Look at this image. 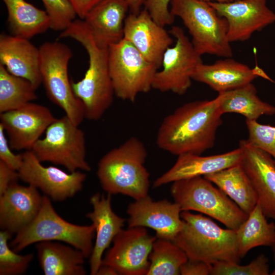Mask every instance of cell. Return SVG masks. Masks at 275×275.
Wrapping results in <instances>:
<instances>
[{"label": "cell", "instance_id": "2e32d148", "mask_svg": "<svg viewBox=\"0 0 275 275\" xmlns=\"http://www.w3.org/2000/svg\"><path fill=\"white\" fill-rule=\"evenodd\" d=\"M181 211L175 202L167 199L154 201L147 195L129 204L128 227L151 228L157 238L173 241L183 226Z\"/></svg>", "mask_w": 275, "mask_h": 275}, {"label": "cell", "instance_id": "30bf717a", "mask_svg": "<svg viewBox=\"0 0 275 275\" xmlns=\"http://www.w3.org/2000/svg\"><path fill=\"white\" fill-rule=\"evenodd\" d=\"M31 150L42 162L62 166L69 172L91 169L86 159L85 133L66 115L57 118Z\"/></svg>", "mask_w": 275, "mask_h": 275}, {"label": "cell", "instance_id": "4316f807", "mask_svg": "<svg viewBox=\"0 0 275 275\" xmlns=\"http://www.w3.org/2000/svg\"><path fill=\"white\" fill-rule=\"evenodd\" d=\"M8 14V23L13 35L30 39L50 29L46 12L25 0H3Z\"/></svg>", "mask_w": 275, "mask_h": 275}, {"label": "cell", "instance_id": "1f68e13d", "mask_svg": "<svg viewBox=\"0 0 275 275\" xmlns=\"http://www.w3.org/2000/svg\"><path fill=\"white\" fill-rule=\"evenodd\" d=\"M12 234L0 232V275H19L26 272L34 255H19L9 246L8 240Z\"/></svg>", "mask_w": 275, "mask_h": 275}, {"label": "cell", "instance_id": "8d00e7d4", "mask_svg": "<svg viewBox=\"0 0 275 275\" xmlns=\"http://www.w3.org/2000/svg\"><path fill=\"white\" fill-rule=\"evenodd\" d=\"M5 133L3 127L0 124V161L18 171L22 163V153L16 154L13 152Z\"/></svg>", "mask_w": 275, "mask_h": 275}, {"label": "cell", "instance_id": "7a4b0ae2", "mask_svg": "<svg viewBox=\"0 0 275 275\" xmlns=\"http://www.w3.org/2000/svg\"><path fill=\"white\" fill-rule=\"evenodd\" d=\"M60 38H71L80 43L89 56V67L84 77L71 82L73 91L81 102L85 118L96 121L112 105L115 91L109 73L108 48L97 45L82 19H75Z\"/></svg>", "mask_w": 275, "mask_h": 275}, {"label": "cell", "instance_id": "cb8c5ba5", "mask_svg": "<svg viewBox=\"0 0 275 275\" xmlns=\"http://www.w3.org/2000/svg\"><path fill=\"white\" fill-rule=\"evenodd\" d=\"M0 63L11 74L29 80L36 89L42 83L39 48L29 39L1 34Z\"/></svg>", "mask_w": 275, "mask_h": 275}, {"label": "cell", "instance_id": "d590c367", "mask_svg": "<svg viewBox=\"0 0 275 275\" xmlns=\"http://www.w3.org/2000/svg\"><path fill=\"white\" fill-rule=\"evenodd\" d=\"M172 0H146L145 9L152 19L162 26L172 24L175 16L172 14L169 5Z\"/></svg>", "mask_w": 275, "mask_h": 275}, {"label": "cell", "instance_id": "f546056e", "mask_svg": "<svg viewBox=\"0 0 275 275\" xmlns=\"http://www.w3.org/2000/svg\"><path fill=\"white\" fill-rule=\"evenodd\" d=\"M36 90L29 80L11 74L0 63V113L36 100Z\"/></svg>", "mask_w": 275, "mask_h": 275}, {"label": "cell", "instance_id": "9a60e30c", "mask_svg": "<svg viewBox=\"0 0 275 275\" xmlns=\"http://www.w3.org/2000/svg\"><path fill=\"white\" fill-rule=\"evenodd\" d=\"M267 0H237L230 3L208 2L228 22L227 36L231 42L248 40L253 33L275 22V12Z\"/></svg>", "mask_w": 275, "mask_h": 275}, {"label": "cell", "instance_id": "ac0fdd59", "mask_svg": "<svg viewBox=\"0 0 275 275\" xmlns=\"http://www.w3.org/2000/svg\"><path fill=\"white\" fill-rule=\"evenodd\" d=\"M239 148L242 151L240 163L255 190L257 202L265 216L275 220V161L246 140L239 142Z\"/></svg>", "mask_w": 275, "mask_h": 275}, {"label": "cell", "instance_id": "7bdbcfd3", "mask_svg": "<svg viewBox=\"0 0 275 275\" xmlns=\"http://www.w3.org/2000/svg\"><path fill=\"white\" fill-rule=\"evenodd\" d=\"M205 2H215L219 3H230L237 0H201Z\"/></svg>", "mask_w": 275, "mask_h": 275}, {"label": "cell", "instance_id": "d6986e66", "mask_svg": "<svg viewBox=\"0 0 275 275\" xmlns=\"http://www.w3.org/2000/svg\"><path fill=\"white\" fill-rule=\"evenodd\" d=\"M38 189L33 186L12 183L0 195V227L17 234L36 217L43 201Z\"/></svg>", "mask_w": 275, "mask_h": 275}, {"label": "cell", "instance_id": "74e56055", "mask_svg": "<svg viewBox=\"0 0 275 275\" xmlns=\"http://www.w3.org/2000/svg\"><path fill=\"white\" fill-rule=\"evenodd\" d=\"M212 264L207 262L188 259L180 268L182 275H209L211 274Z\"/></svg>", "mask_w": 275, "mask_h": 275}, {"label": "cell", "instance_id": "60d3db41", "mask_svg": "<svg viewBox=\"0 0 275 275\" xmlns=\"http://www.w3.org/2000/svg\"><path fill=\"white\" fill-rule=\"evenodd\" d=\"M128 5L131 13L137 14L141 10V8L146 0H125Z\"/></svg>", "mask_w": 275, "mask_h": 275}, {"label": "cell", "instance_id": "e0dca14e", "mask_svg": "<svg viewBox=\"0 0 275 275\" xmlns=\"http://www.w3.org/2000/svg\"><path fill=\"white\" fill-rule=\"evenodd\" d=\"M170 34L145 9L137 14L130 13L125 20L124 38L158 69L165 51L173 43Z\"/></svg>", "mask_w": 275, "mask_h": 275}, {"label": "cell", "instance_id": "5bb4252c", "mask_svg": "<svg viewBox=\"0 0 275 275\" xmlns=\"http://www.w3.org/2000/svg\"><path fill=\"white\" fill-rule=\"evenodd\" d=\"M56 119L48 107L32 102L0 113V124L15 150H31Z\"/></svg>", "mask_w": 275, "mask_h": 275}, {"label": "cell", "instance_id": "52a82bcc", "mask_svg": "<svg viewBox=\"0 0 275 275\" xmlns=\"http://www.w3.org/2000/svg\"><path fill=\"white\" fill-rule=\"evenodd\" d=\"M171 194L181 211H195L236 230L247 219L242 211L224 192L203 176L173 182Z\"/></svg>", "mask_w": 275, "mask_h": 275}, {"label": "cell", "instance_id": "ba28073f", "mask_svg": "<svg viewBox=\"0 0 275 275\" xmlns=\"http://www.w3.org/2000/svg\"><path fill=\"white\" fill-rule=\"evenodd\" d=\"M40 69L48 97L79 126L85 118L81 102L76 97L68 76L71 49L59 42H46L39 47Z\"/></svg>", "mask_w": 275, "mask_h": 275}, {"label": "cell", "instance_id": "836d02e7", "mask_svg": "<svg viewBox=\"0 0 275 275\" xmlns=\"http://www.w3.org/2000/svg\"><path fill=\"white\" fill-rule=\"evenodd\" d=\"M50 19V29L61 32L67 29L77 16L69 0H41Z\"/></svg>", "mask_w": 275, "mask_h": 275}, {"label": "cell", "instance_id": "f35d334b", "mask_svg": "<svg viewBox=\"0 0 275 275\" xmlns=\"http://www.w3.org/2000/svg\"><path fill=\"white\" fill-rule=\"evenodd\" d=\"M19 179L18 172L0 161V195Z\"/></svg>", "mask_w": 275, "mask_h": 275}, {"label": "cell", "instance_id": "4dcf8cb0", "mask_svg": "<svg viewBox=\"0 0 275 275\" xmlns=\"http://www.w3.org/2000/svg\"><path fill=\"white\" fill-rule=\"evenodd\" d=\"M147 275H179L181 266L188 260L185 253L173 241L157 238L149 257Z\"/></svg>", "mask_w": 275, "mask_h": 275}, {"label": "cell", "instance_id": "ffe728a7", "mask_svg": "<svg viewBox=\"0 0 275 275\" xmlns=\"http://www.w3.org/2000/svg\"><path fill=\"white\" fill-rule=\"evenodd\" d=\"M178 156L175 164L155 180L154 187L180 180L204 176L236 165L241 161L242 151L239 147L225 153L211 156L186 153Z\"/></svg>", "mask_w": 275, "mask_h": 275}, {"label": "cell", "instance_id": "ee69618b", "mask_svg": "<svg viewBox=\"0 0 275 275\" xmlns=\"http://www.w3.org/2000/svg\"><path fill=\"white\" fill-rule=\"evenodd\" d=\"M272 248V251H273V259L274 261V264H275V243L271 246ZM272 275H275V266L273 271L271 273Z\"/></svg>", "mask_w": 275, "mask_h": 275}, {"label": "cell", "instance_id": "d4e9b609", "mask_svg": "<svg viewBox=\"0 0 275 275\" xmlns=\"http://www.w3.org/2000/svg\"><path fill=\"white\" fill-rule=\"evenodd\" d=\"M38 262L45 275H85L86 258L80 250L60 242L36 243Z\"/></svg>", "mask_w": 275, "mask_h": 275}, {"label": "cell", "instance_id": "8992f818", "mask_svg": "<svg viewBox=\"0 0 275 275\" xmlns=\"http://www.w3.org/2000/svg\"><path fill=\"white\" fill-rule=\"evenodd\" d=\"M170 11L179 17L191 36V43L200 54L232 58L228 22L208 2L201 0H172Z\"/></svg>", "mask_w": 275, "mask_h": 275}, {"label": "cell", "instance_id": "484cf974", "mask_svg": "<svg viewBox=\"0 0 275 275\" xmlns=\"http://www.w3.org/2000/svg\"><path fill=\"white\" fill-rule=\"evenodd\" d=\"M203 177L215 184L246 214L256 205L257 194L240 162Z\"/></svg>", "mask_w": 275, "mask_h": 275}, {"label": "cell", "instance_id": "ab89813d", "mask_svg": "<svg viewBox=\"0 0 275 275\" xmlns=\"http://www.w3.org/2000/svg\"><path fill=\"white\" fill-rule=\"evenodd\" d=\"M102 0H69L77 16L83 20L87 14Z\"/></svg>", "mask_w": 275, "mask_h": 275}, {"label": "cell", "instance_id": "b9f144b4", "mask_svg": "<svg viewBox=\"0 0 275 275\" xmlns=\"http://www.w3.org/2000/svg\"><path fill=\"white\" fill-rule=\"evenodd\" d=\"M117 271L108 265H101L98 269L96 275H117Z\"/></svg>", "mask_w": 275, "mask_h": 275}, {"label": "cell", "instance_id": "7c38bea8", "mask_svg": "<svg viewBox=\"0 0 275 275\" xmlns=\"http://www.w3.org/2000/svg\"><path fill=\"white\" fill-rule=\"evenodd\" d=\"M157 239L142 227L122 229L113 240V246L102 259L101 265L113 267L118 274L147 275L149 257Z\"/></svg>", "mask_w": 275, "mask_h": 275}, {"label": "cell", "instance_id": "83f0119b", "mask_svg": "<svg viewBox=\"0 0 275 275\" xmlns=\"http://www.w3.org/2000/svg\"><path fill=\"white\" fill-rule=\"evenodd\" d=\"M219 107L222 114L237 113L246 120H257L261 115L275 114V106L261 100L252 83L232 90L218 93Z\"/></svg>", "mask_w": 275, "mask_h": 275}, {"label": "cell", "instance_id": "3957f363", "mask_svg": "<svg viewBox=\"0 0 275 275\" xmlns=\"http://www.w3.org/2000/svg\"><path fill=\"white\" fill-rule=\"evenodd\" d=\"M148 152L144 144L132 136L105 153L98 163L97 176L102 189L134 200L148 195L150 174L145 166Z\"/></svg>", "mask_w": 275, "mask_h": 275}, {"label": "cell", "instance_id": "f1b7e54d", "mask_svg": "<svg viewBox=\"0 0 275 275\" xmlns=\"http://www.w3.org/2000/svg\"><path fill=\"white\" fill-rule=\"evenodd\" d=\"M260 205L257 203L247 219L236 230L240 257L259 246H270L275 243V224L268 223Z\"/></svg>", "mask_w": 275, "mask_h": 275}, {"label": "cell", "instance_id": "9c48e42d", "mask_svg": "<svg viewBox=\"0 0 275 275\" xmlns=\"http://www.w3.org/2000/svg\"><path fill=\"white\" fill-rule=\"evenodd\" d=\"M108 64L115 94L119 98L133 102L139 94L152 89L158 67L125 38L108 47Z\"/></svg>", "mask_w": 275, "mask_h": 275}, {"label": "cell", "instance_id": "8fae6325", "mask_svg": "<svg viewBox=\"0 0 275 275\" xmlns=\"http://www.w3.org/2000/svg\"><path fill=\"white\" fill-rule=\"evenodd\" d=\"M169 32L176 42L165 51L162 69L155 74L152 89L182 95L190 87L193 75L203 62L201 55L195 50L181 27L173 26Z\"/></svg>", "mask_w": 275, "mask_h": 275}, {"label": "cell", "instance_id": "6da1fadb", "mask_svg": "<svg viewBox=\"0 0 275 275\" xmlns=\"http://www.w3.org/2000/svg\"><path fill=\"white\" fill-rule=\"evenodd\" d=\"M222 115L217 97L185 103L163 119L157 132L156 145L175 155H201L213 146Z\"/></svg>", "mask_w": 275, "mask_h": 275}, {"label": "cell", "instance_id": "4fadbf2b", "mask_svg": "<svg viewBox=\"0 0 275 275\" xmlns=\"http://www.w3.org/2000/svg\"><path fill=\"white\" fill-rule=\"evenodd\" d=\"M22 157L18 171L19 179L40 189L51 200L63 201L82 189L86 175L81 171L67 173L54 166H44L31 150L22 153Z\"/></svg>", "mask_w": 275, "mask_h": 275}, {"label": "cell", "instance_id": "44dd1931", "mask_svg": "<svg viewBox=\"0 0 275 275\" xmlns=\"http://www.w3.org/2000/svg\"><path fill=\"white\" fill-rule=\"evenodd\" d=\"M128 10L125 0H102L87 14L83 20L97 45L108 48L123 39Z\"/></svg>", "mask_w": 275, "mask_h": 275}, {"label": "cell", "instance_id": "277c9868", "mask_svg": "<svg viewBox=\"0 0 275 275\" xmlns=\"http://www.w3.org/2000/svg\"><path fill=\"white\" fill-rule=\"evenodd\" d=\"M183 226L173 241L186 254L188 259L210 264L218 262L239 263L236 230L223 229L201 214L182 211Z\"/></svg>", "mask_w": 275, "mask_h": 275}, {"label": "cell", "instance_id": "7402d4cb", "mask_svg": "<svg viewBox=\"0 0 275 275\" xmlns=\"http://www.w3.org/2000/svg\"><path fill=\"white\" fill-rule=\"evenodd\" d=\"M258 77L268 78L258 67L251 68L231 58H226L211 65H200L193 80L204 83L219 93L243 87Z\"/></svg>", "mask_w": 275, "mask_h": 275}, {"label": "cell", "instance_id": "d6a6232c", "mask_svg": "<svg viewBox=\"0 0 275 275\" xmlns=\"http://www.w3.org/2000/svg\"><path fill=\"white\" fill-rule=\"evenodd\" d=\"M268 260L261 254L249 264L241 265L237 263L218 262L212 265L211 275H268Z\"/></svg>", "mask_w": 275, "mask_h": 275}, {"label": "cell", "instance_id": "e575fe53", "mask_svg": "<svg viewBox=\"0 0 275 275\" xmlns=\"http://www.w3.org/2000/svg\"><path fill=\"white\" fill-rule=\"evenodd\" d=\"M249 133L248 142L271 156L275 161V127L246 120Z\"/></svg>", "mask_w": 275, "mask_h": 275}, {"label": "cell", "instance_id": "603a6c76", "mask_svg": "<svg viewBox=\"0 0 275 275\" xmlns=\"http://www.w3.org/2000/svg\"><path fill=\"white\" fill-rule=\"evenodd\" d=\"M111 195L105 197L99 193L93 195L90 202L93 210L86 216L95 227L96 240L90 257V274L96 275L101 266L103 253L122 229L125 219L116 214L111 206Z\"/></svg>", "mask_w": 275, "mask_h": 275}, {"label": "cell", "instance_id": "5b68a950", "mask_svg": "<svg viewBox=\"0 0 275 275\" xmlns=\"http://www.w3.org/2000/svg\"><path fill=\"white\" fill-rule=\"evenodd\" d=\"M95 232L92 224L78 225L63 219L54 209L51 199L45 195L36 217L16 234L10 245L18 253L33 243L61 241L80 250L87 258L90 257L93 250Z\"/></svg>", "mask_w": 275, "mask_h": 275}]
</instances>
